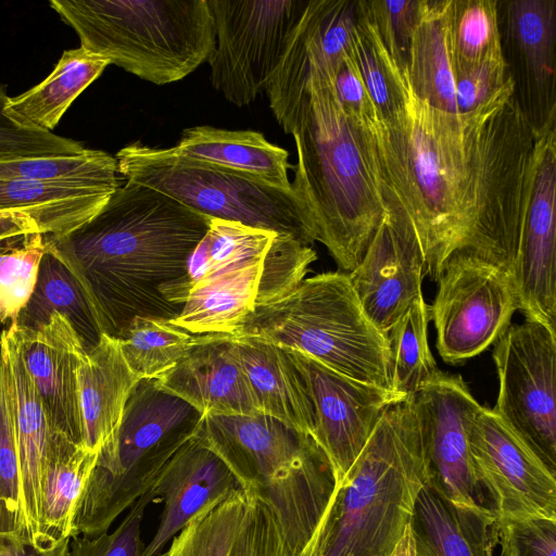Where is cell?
Instances as JSON below:
<instances>
[{
    "mask_svg": "<svg viewBox=\"0 0 556 556\" xmlns=\"http://www.w3.org/2000/svg\"><path fill=\"white\" fill-rule=\"evenodd\" d=\"M250 494L242 488L195 515L157 556H229L243 525Z\"/></svg>",
    "mask_w": 556,
    "mask_h": 556,
    "instance_id": "cell-35",
    "label": "cell"
},
{
    "mask_svg": "<svg viewBox=\"0 0 556 556\" xmlns=\"http://www.w3.org/2000/svg\"><path fill=\"white\" fill-rule=\"evenodd\" d=\"M312 404V438L325 452L337 483L353 465L388 406L392 391L341 375L312 357L287 350Z\"/></svg>",
    "mask_w": 556,
    "mask_h": 556,
    "instance_id": "cell-16",
    "label": "cell"
},
{
    "mask_svg": "<svg viewBox=\"0 0 556 556\" xmlns=\"http://www.w3.org/2000/svg\"><path fill=\"white\" fill-rule=\"evenodd\" d=\"M155 379L203 415L261 413L230 336H202L174 367Z\"/></svg>",
    "mask_w": 556,
    "mask_h": 556,
    "instance_id": "cell-22",
    "label": "cell"
},
{
    "mask_svg": "<svg viewBox=\"0 0 556 556\" xmlns=\"http://www.w3.org/2000/svg\"><path fill=\"white\" fill-rule=\"evenodd\" d=\"M115 156L102 150L87 149L76 156H0V181L35 180L77 186H121Z\"/></svg>",
    "mask_w": 556,
    "mask_h": 556,
    "instance_id": "cell-34",
    "label": "cell"
},
{
    "mask_svg": "<svg viewBox=\"0 0 556 556\" xmlns=\"http://www.w3.org/2000/svg\"><path fill=\"white\" fill-rule=\"evenodd\" d=\"M46 250L42 233L0 248V324L8 327L15 323L29 301Z\"/></svg>",
    "mask_w": 556,
    "mask_h": 556,
    "instance_id": "cell-38",
    "label": "cell"
},
{
    "mask_svg": "<svg viewBox=\"0 0 556 556\" xmlns=\"http://www.w3.org/2000/svg\"><path fill=\"white\" fill-rule=\"evenodd\" d=\"M210 217L125 179L102 208L47 248L74 274L103 333L135 317L176 318L190 291L188 261Z\"/></svg>",
    "mask_w": 556,
    "mask_h": 556,
    "instance_id": "cell-3",
    "label": "cell"
},
{
    "mask_svg": "<svg viewBox=\"0 0 556 556\" xmlns=\"http://www.w3.org/2000/svg\"><path fill=\"white\" fill-rule=\"evenodd\" d=\"M80 46L163 86L207 62L216 35L208 0H51Z\"/></svg>",
    "mask_w": 556,
    "mask_h": 556,
    "instance_id": "cell-7",
    "label": "cell"
},
{
    "mask_svg": "<svg viewBox=\"0 0 556 556\" xmlns=\"http://www.w3.org/2000/svg\"><path fill=\"white\" fill-rule=\"evenodd\" d=\"M435 281L429 314L438 352L446 363L482 353L504 334L518 309L510 273L472 252L448 256Z\"/></svg>",
    "mask_w": 556,
    "mask_h": 556,
    "instance_id": "cell-12",
    "label": "cell"
},
{
    "mask_svg": "<svg viewBox=\"0 0 556 556\" xmlns=\"http://www.w3.org/2000/svg\"><path fill=\"white\" fill-rule=\"evenodd\" d=\"M97 457V451L53 431L41 479L37 544L48 546L71 539L74 514Z\"/></svg>",
    "mask_w": 556,
    "mask_h": 556,
    "instance_id": "cell-28",
    "label": "cell"
},
{
    "mask_svg": "<svg viewBox=\"0 0 556 556\" xmlns=\"http://www.w3.org/2000/svg\"><path fill=\"white\" fill-rule=\"evenodd\" d=\"M201 338L169 319L140 316L116 337L129 368L139 379L160 377Z\"/></svg>",
    "mask_w": 556,
    "mask_h": 556,
    "instance_id": "cell-33",
    "label": "cell"
},
{
    "mask_svg": "<svg viewBox=\"0 0 556 556\" xmlns=\"http://www.w3.org/2000/svg\"><path fill=\"white\" fill-rule=\"evenodd\" d=\"M469 448L497 520L556 519V476L492 409L482 406L475 416Z\"/></svg>",
    "mask_w": 556,
    "mask_h": 556,
    "instance_id": "cell-14",
    "label": "cell"
},
{
    "mask_svg": "<svg viewBox=\"0 0 556 556\" xmlns=\"http://www.w3.org/2000/svg\"><path fill=\"white\" fill-rule=\"evenodd\" d=\"M495 415L556 476V331L526 319L495 342Z\"/></svg>",
    "mask_w": 556,
    "mask_h": 556,
    "instance_id": "cell-13",
    "label": "cell"
},
{
    "mask_svg": "<svg viewBox=\"0 0 556 556\" xmlns=\"http://www.w3.org/2000/svg\"><path fill=\"white\" fill-rule=\"evenodd\" d=\"M415 402L427 484L454 505L486 507L469 448V430L482 406L463 377L440 371L415 395Z\"/></svg>",
    "mask_w": 556,
    "mask_h": 556,
    "instance_id": "cell-15",
    "label": "cell"
},
{
    "mask_svg": "<svg viewBox=\"0 0 556 556\" xmlns=\"http://www.w3.org/2000/svg\"><path fill=\"white\" fill-rule=\"evenodd\" d=\"M346 275L366 316L384 334L422 294L425 258L414 236L383 219L362 261Z\"/></svg>",
    "mask_w": 556,
    "mask_h": 556,
    "instance_id": "cell-19",
    "label": "cell"
},
{
    "mask_svg": "<svg viewBox=\"0 0 556 556\" xmlns=\"http://www.w3.org/2000/svg\"><path fill=\"white\" fill-rule=\"evenodd\" d=\"M316 258L291 236L212 218L189 257L190 291L172 321L194 336H231L256 307L292 291Z\"/></svg>",
    "mask_w": 556,
    "mask_h": 556,
    "instance_id": "cell-6",
    "label": "cell"
},
{
    "mask_svg": "<svg viewBox=\"0 0 556 556\" xmlns=\"http://www.w3.org/2000/svg\"><path fill=\"white\" fill-rule=\"evenodd\" d=\"M34 233H42V231L29 216L22 213H0V247Z\"/></svg>",
    "mask_w": 556,
    "mask_h": 556,
    "instance_id": "cell-48",
    "label": "cell"
},
{
    "mask_svg": "<svg viewBox=\"0 0 556 556\" xmlns=\"http://www.w3.org/2000/svg\"><path fill=\"white\" fill-rule=\"evenodd\" d=\"M526 319L556 326V124L536 135L533 175L511 270Z\"/></svg>",
    "mask_w": 556,
    "mask_h": 556,
    "instance_id": "cell-17",
    "label": "cell"
},
{
    "mask_svg": "<svg viewBox=\"0 0 556 556\" xmlns=\"http://www.w3.org/2000/svg\"><path fill=\"white\" fill-rule=\"evenodd\" d=\"M230 337L301 352L349 378L390 390L384 334L366 316L342 271L304 278L289 293L256 307Z\"/></svg>",
    "mask_w": 556,
    "mask_h": 556,
    "instance_id": "cell-8",
    "label": "cell"
},
{
    "mask_svg": "<svg viewBox=\"0 0 556 556\" xmlns=\"http://www.w3.org/2000/svg\"><path fill=\"white\" fill-rule=\"evenodd\" d=\"M501 556H555L556 519L497 520Z\"/></svg>",
    "mask_w": 556,
    "mask_h": 556,
    "instance_id": "cell-42",
    "label": "cell"
},
{
    "mask_svg": "<svg viewBox=\"0 0 556 556\" xmlns=\"http://www.w3.org/2000/svg\"><path fill=\"white\" fill-rule=\"evenodd\" d=\"M124 179L162 192L210 218L288 235L312 245L308 211L292 189L179 154L174 147L132 142L115 155Z\"/></svg>",
    "mask_w": 556,
    "mask_h": 556,
    "instance_id": "cell-10",
    "label": "cell"
},
{
    "mask_svg": "<svg viewBox=\"0 0 556 556\" xmlns=\"http://www.w3.org/2000/svg\"><path fill=\"white\" fill-rule=\"evenodd\" d=\"M357 18L394 97L386 116L375 104L352 113L372 152L384 220L417 239L425 274L433 280L457 251L472 252L511 275L536 139L513 79L470 112L439 110L415 93L405 60L384 46L364 3Z\"/></svg>",
    "mask_w": 556,
    "mask_h": 556,
    "instance_id": "cell-1",
    "label": "cell"
},
{
    "mask_svg": "<svg viewBox=\"0 0 556 556\" xmlns=\"http://www.w3.org/2000/svg\"><path fill=\"white\" fill-rule=\"evenodd\" d=\"M54 313L70 321L86 352L104 334L80 282L47 248L33 294L13 324L21 329L35 330L46 325Z\"/></svg>",
    "mask_w": 556,
    "mask_h": 556,
    "instance_id": "cell-31",
    "label": "cell"
},
{
    "mask_svg": "<svg viewBox=\"0 0 556 556\" xmlns=\"http://www.w3.org/2000/svg\"><path fill=\"white\" fill-rule=\"evenodd\" d=\"M450 9L451 0H418L405 64L420 99L439 110L458 113Z\"/></svg>",
    "mask_w": 556,
    "mask_h": 556,
    "instance_id": "cell-26",
    "label": "cell"
},
{
    "mask_svg": "<svg viewBox=\"0 0 556 556\" xmlns=\"http://www.w3.org/2000/svg\"><path fill=\"white\" fill-rule=\"evenodd\" d=\"M174 149L184 156L241 172L281 189H292L288 151L269 142L262 132L194 126L184 129Z\"/></svg>",
    "mask_w": 556,
    "mask_h": 556,
    "instance_id": "cell-27",
    "label": "cell"
},
{
    "mask_svg": "<svg viewBox=\"0 0 556 556\" xmlns=\"http://www.w3.org/2000/svg\"><path fill=\"white\" fill-rule=\"evenodd\" d=\"M429 321L420 294L384 333L390 390L401 399L416 395L441 371L428 342Z\"/></svg>",
    "mask_w": 556,
    "mask_h": 556,
    "instance_id": "cell-32",
    "label": "cell"
},
{
    "mask_svg": "<svg viewBox=\"0 0 556 556\" xmlns=\"http://www.w3.org/2000/svg\"><path fill=\"white\" fill-rule=\"evenodd\" d=\"M198 435L268 505L293 554L303 556L337 485L314 439L264 413L204 415Z\"/></svg>",
    "mask_w": 556,
    "mask_h": 556,
    "instance_id": "cell-5",
    "label": "cell"
},
{
    "mask_svg": "<svg viewBox=\"0 0 556 556\" xmlns=\"http://www.w3.org/2000/svg\"><path fill=\"white\" fill-rule=\"evenodd\" d=\"M450 29L455 74L503 53L496 0H451Z\"/></svg>",
    "mask_w": 556,
    "mask_h": 556,
    "instance_id": "cell-36",
    "label": "cell"
},
{
    "mask_svg": "<svg viewBox=\"0 0 556 556\" xmlns=\"http://www.w3.org/2000/svg\"><path fill=\"white\" fill-rule=\"evenodd\" d=\"M0 532L30 539L23 502L13 401L5 361L0 350ZM31 540V539H30ZM33 541V540H31Z\"/></svg>",
    "mask_w": 556,
    "mask_h": 556,
    "instance_id": "cell-37",
    "label": "cell"
},
{
    "mask_svg": "<svg viewBox=\"0 0 556 556\" xmlns=\"http://www.w3.org/2000/svg\"><path fill=\"white\" fill-rule=\"evenodd\" d=\"M427 482L414 395L384 410L337 483L303 556H391Z\"/></svg>",
    "mask_w": 556,
    "mask_h": 556,
    "instance_id": "cell-4",
    "label": "cell"
},
{
    "mask_svg": "<svg viewBox=\"0 0 556 556\" xmlns=\"http://www.w3.org/2000/svg\"><path fill=\"white\" fill-rule=\"evenodd\" d=\"M0 350L8 368L12 393L24 510L30 539L36 543L41 479L49 442L55 429L26 371L12 326L1 331Z\"/></svg>",
    "mask_w": 556,
    "mask_h": 556,
    "instance_id": "cell-23",
    "label": "cell"
},
{
    "mask_svg": "<svg viewBox=\"0 0 556 556\" xmlns=\"http://www.w3.org/2000/svg\"><path fill=\"white\" fill-rule=\"evenodd\" d=\"M12 326L26 371L55 430L81 444L77 369L85 349L70 324L54 313L38 329Z\"/></svg>",
    "mask_w": 556,
    "mask_h": 556,
    "instance_id": "cell-20",
    "label": "cell"
},
{
    "mask_svg": "<svg viewBox=\"0 0 556 556\" xmlns=\"http://www.w3.org/2000/svg\"><path fill=\"white\" fill-rule=\"evenodd\" d=\"M153 501L148 490L112 533L106 531L96 536L73 538L67 556H141L146 547L141 540V523L149 503Z\"/></svg>",
    "mask_w": 556,
    "mask_h": 556,
    "instance_id": "cell-40",
    "label": "cell"
},
{
    "mask_svg": "<svg viewBox=\"0 0 556 556\" xmlns=\"http://www.w3.org/2000/svg\"><path fill=\"white\" fill-rule=\"evenodd\" d=\"M334 85L339 100L350 113L359 114L375 104L364 85L353 47L337 68Z\"/></svg>",
    "mask_w": 556,
    "mask_h": 556,
    "instance_id": "cell-46",
    "label": "cell"
},
{
    "mask_svg": "<svg viewBox=\"0 0 556 556\" xmlns=\"http://www.w3.org/2000/svg\"><path fill=\"white\" fill-rule=\"evenodd\" d=\"M502 52L535 136L556 124V1H498Z\"/></svg>",
    "mask_w": 556,
    "mask_h": 556,
    "instance_id": "cell-18",
    "label": "cell"
},
{
    "mask_svg": "<svg viewBox=\"0 0 556 556\" xmlns=\"http://www.w3.org/2000/svg\"><path fill=\"white\" fill-rule=\"evenodd\" d=\"M108 65L106 59L81 46L64 50L41 83L18 96L9 97L7 110L29 125L53 132L76 98Z\"/></svg>",
    "mask_w": 556,
    "mask_h": 556,
    "instance_id": "cell-30",
    "label": "cell"
},
{
    "mask_svg": "<svg viewBox=\"0 0 556 556\" xmlns=\"http://www.w3.org/2000/svg\"><path fill=\"white\" fill-rule=\"evenodd\" d=\"M309 0H208L216 42L210 81L230 103L267 90Z\"/></svg>",
    "mask_w": 556,
    "mask_h": 556,
    "instance_id": "cell-11",
    "label": "cell"
},
{
    "mask_svg": "<svg viewBox=\"0 0 556 556\" xmlns=\"http://www.w3.org/2000/svg\"><path fill=\"white\" fill-rule=\"evenodd\" d=\"M8 101L7 88L0 84V156H76L87 151L88 148L78 141L14 117L7 110Z\"/></svg>",
    "mask_w": 556,
    "mask_h": 556,
    "instance_id": "cell-39",
    "label": "cell"
},
{
    "mask_svg": "<svg viewBox=\"0 0 556 556\" xmlns=\"http://www.w3.org/2000/svg\"><path fill=\"white\" fill-rule=\"evenodd\" d=\"M140 380L129 368L116 338L104 333L92 350L85 352L77 369L84 446L99 452L114 435Z\"/></svg>",
    "mask_w": 556,
    "mask_h": 556,
    "instance_id": "cell-24",
    "label": "cell"
},
{
    "mask_svg": "<svg viewBox=\"0 0 556 556\" xmlns=\"http://www.w3.org/2000/svg\"><path fill=\"white\" fill-rule=\"evenodd\" d=\"M71 539L41 546L13 532H0V556H67Z\"/></svg>",
    "mask_w": 556,
    "mask_h": 556,
    "instance_id": "cell-47",
    "label": "cell"
},
{
    "mask_svg": "<svg viewBox=\"0 0 556 556\" xmlns=\"http://www.w3.org/2000/svg\"><path fill=\"white\" fill-rule=\"evenodd\" d=\"M117 188L35 180L0 181V213L33 218L46 237H60L90 219Z\"/></svg>",
    "mask_w": 556,
    "mask_h": 556,
    "instance_id": "cell-29",
    "label": "cell"
},
{
    "mask_svg": "<svg viewBox=\"0 0 556 556\" xmlns=\"http://www.w3.org/2000/svg\"><path fill=\"white\" fill-rule=\"evenodd\" d=\"M364 2L386 47L397 52L406 62L418 0Z\"/></svg>",
    "mask_w": 556,
    "mask_h": 556,
    "instance_id": "cell-44",
    "label": "cell"
},
{
    "mask_svg": "<svg viewBox=\"0 0 556 556\" xmlns=\"http://www.w3.org/2000/svg\"><path fill=\"white\" fill-rule=\"evenodd\" d=\"M509 77L503 53L455 74L458 113L470 112L497 92Z\"/></svg>",
    "mask_w": 556,
    "mask_h": 556,
    "instance_id": "cell-43",
    "label": "cell"
},
{
    "mask_svg": "<svg viewBox=\"0 0 556 556\" xmlns=\"http://www.w3.org/2000/svg\"><path fill=\"white\" fill-rule=\"evenodd\" d=\"M353 49L355 61L369 97L380 115H388L394 102L392 87L369 36L357 18V14Z\"/></svg>",
    "mask_w": 556,
    "mask_h": 556,
    "instance_id": "cell-45",
    "label": "cell"
},
{
    "mask_svg": "<svg viewBox=\"0 0 556 556\" xmlns=\"http://www.w3.org/2000/svg\"><path fill=\"white\" fill-rule=\"evenodd\" d=\"M224 460L195 434L168 460L149 489L163 510L156 532L141 556H157L200 511L240 489Z\"/></svg>",
    "mask_w": 556,
    "mask_h": 556,
    "instance_id": "cell-21",
    "label": "cell"
},
{
    "mask_svg": "<svg viewBox=\"0 0 556 556\" xmlns=\"http://www.w3.org/2000/svg\"><path fill=\"white\" fill-rule=\"evenodd\" d=\"M16 242V241H15ZM11 244V243H10ZM5 247V245H4ZM0 248H3V247H0Z\"/></svg>",
    "mask_w": 556,
    "mask_h": 556,
    "instance_id": "cell-50",
    "label": "cell"
},
{
    "mask_svg": "<svg viewBox=\"0 0 556 556\" xmlns=\"http://www.w3.org/2000/svg\"><path fill=\"white\" fill-rule=\"evenodd\" d=\"M203 416L156 379H141L116 432L98 452L74 514L71 539L106 532L152 486L173 455L198 434Z\"/></svg>",
    "mask_w": 556,
    "mask_h": 556,
    "instance_id": "cell-9",
    "label": "cell"
},
{
    "mask_svg": "<svg viewBox=\"0 0 556 556\" xmlns=\"http://www.w3.org/2000/svg\"><path fill=\"white\" fill-rule=\"evenodd\" d=\"M229 556H295L267 504L250 494L245 518Z\"/></svg>",
    "mask_w": 556,
    "mask_h": 556,
    "instance_id": "cell-41",
    "label": "cell"
},
{
    "mask_svg": "<svg viewBox=\"0 0 556 556\" xmlns=\"http://www.w3.org/2000/svg\"><path fill=\"white\" fill-rule=\"evenodd\" d=\"M320 24V0H309L266 92L276 121L294 139L291 186L308 211L315 240L349 274L386 212L367 136L339 100V64L325 54Z\"/></svg>",
    "mask_w": 556,
    "mask_h": 556,
    "instance_id": "cell-2",
    "label": "cell"
},
{
    "mask_svg": "<svg viewBox=\"0 0 556 556\" xmlns=\"http://www.w3.org/2000/svg\"><path fill=\"white\" fill-rule=\"evenodd\" d=\"M391 556H417L415 540L412 532L410 525L405 528V531L393 549Z\"/></svg>",
    "mask_w": 556,
    "mask_h": 556,
    "instance_id": "cell-49",
    "label": "cell"
},
{
    "mask_svg": "<svg viewBox=\"0 0 556 556\" xmlns=\"http://www.w3.org/2000/svg\"><path fill=\"white\" fill-rule=\"evenodd\" d=\"M231 338L258 410L312 435V404L303 378L288 351L255 338Z\"/></svg>",
    "mask_w": 556,
    "mask_h": 556,
    "instance_id": "cell-25",
    "label": "cell"
}]
</instances>
